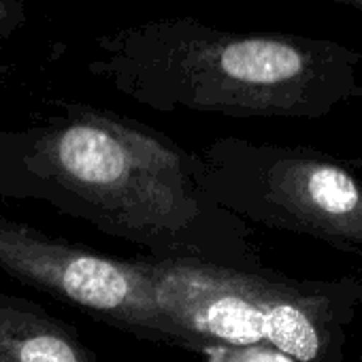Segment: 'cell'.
Returning <instances> with one entry per match:
<instances>
[{
	"mask_svg": "<svg viewBox=\"0 0 362 362\" xmlns=\"http://www.w3.org/2000/svg\"><path fill=\"white\" fill-rule=\"evenodd\" d=\"M0 199L47 203L153 260L243 269L239 222L205 192L199 153L88 105L0 132Z\"/></svg>",
	"mask_w": 362,
	"mask_h": 362,
	"instance_id": "1",
	"label": "cell"
},
{
	"mask_svg": "<svg viewBox=\"0 0 362 362\" xmlns=\"http://www.w3.org/2000/svg\"><path fill=\"white\" fill-rule=\"evenodd\" d=\"M358 56L296 35H241L173 18L122 28L96 45L90 71L162 111L311 115L351 88Z\"/></svg>",
	"mask_w": 362,
	"mask_h": 362,
	"instance_id": "2",
	"label": "cell"
},
{
	"mask_svg": "<svg viewBox=\"0 0 362 362\" xmlns=\"http://www.w3.org/2000/svg\"><path fill=\"white\" fill-rule=\"evenodd\" d=\"M160 307L211 345H267L313 362L320 330L305 296L247 269L136 256Z\"/></svg>",
	"mask_w": 362,
	"mask_h": 362,
	"instance_id": "3",
	"label": "cell"
},
{
	"mask_svg": "<svg viewBox=\"0 0 362 362\" xmlns=\"http://www.w3.org/2000/svg\"><path fill=\"white\" fill-rule=\"evenodd\" d=\"M0 269L136 339L197 356L207 349L160 307L136 258L103 256L0 216Z\"/></svg>",
	"mask_w": 362,
	"mask_h": 362,
	"instance_id": "4",
	"label": "cell"
},
{
	"mask_svg": "<svg viewBox=\"0 0 362 362\" xmlns=\"http://www.w3.org/2000/svg\"><path fill=\"white\" fill-rule=\"evenodd\" d=\"M0 362H96L92 349L45 307L0 290Z\"/></svg>",
	"mask_w": 362,
	"mask_h": 362,
	"instance_id": "5",
	"label": "cell"
},
{
	"mask_svg": "<svg viewBox=\"0 0 362 362\" xmlns=\"http://www.w3.org/2000/svg\"><path fill=\"white\" fill-rule=\"evenodd\" d=\"M201 358L203 362H294L267 345H211Z\"/></svg>",
	"mask_w": 362,
	"mask_h": 362,
	"instance_id": "6",
	"label": "cell"
},
{
	"mask_svg": "<svg viewBox=\"0 0 362 362\" xmlns=\"http://www.w3.org/2000/svg\"><path fill=\"white\" fill-rule=\"evenodd\" d=\"M13 9H11V0H0V24L7 22L11 18Z\"/></svg>",
	"mask_w": 362,
	"mask_h": 362,
	"instance_id": "7",
	"label": "cell"
},
{
	"mask_svg": "<svg viewBox=\"0 0 362 362\" xmlns=\"http://www.w3.org/2000/svg\"><path fill=\"white\" fill-rule=\"evenodd\" d=\"M337 3L349 5V7H354L356 11H360V13H362V0H337Z\"/></svg>",
	"mask_w": 362,
	"mask_h": 362,
	"instance_id": "8",
	"label": "cell"
}]
</instances>
